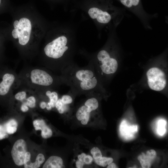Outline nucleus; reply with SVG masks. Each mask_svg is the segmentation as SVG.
Here are the masks:
<instances>
[{"label":"nucleus","mask_w":168,"mask_h":168,"mask_svg":"<svg viewBox=\"0 0 168 168\" xmlns=\"http://www.w3.org/2000/svg\"><path fill=\"white\" fill-rule=\"evenodd\" d=\"M59 75L63 84L69 86L75 96L98 94L105 97L109 94L90 62L82 67L73 63L64 68Z\"/></svg>","instance_id":"f257e3e1"},{"label":"nucleus","mask_w":168,"mask_h":168,"mask_svg":"<svg viewBox=\"0 0 168 168\" xmlns=\"http://www.w3.org/2000/svg\"><path fill=\"white\" fill-rule=\"evenodd\" d=\"M115 36L114 33L104 46L96 53L85 54L105 86L116 73L119 64V45Z\"/></svg>","instance_id":"f03ea898"},{"label":"nucleus","mask_w":168,"mask_h":168,"mask_svg":"<svg viewBox=\"0 0 168 168\" xmlns=\"http://www.w3.org/2000/svg\"><path fill=\"white\" fill-rule=\"evenodd\" d=\"M73 50V47L66 36L58 37L44 47L46 59L43 66L53 72L60 73L64 68L74 63Z\"/></svg>","instance_id":"7ed1b4c3"},{"label":"nucleus","mask_w":168,"mask_h":168,"mask_svg":"<svg viewBox=\"0 0 168 168\" xmlns=\"http://www.w3.org/2000/svg\"><path fill=\"white\" fill-rule=\"evenodd\" d=\"M21 84L38 92L63 84L60 75L44 67L26 66L18 74Z\"/></svg>","instance_id":"20e7f679"},{"label":"nucleus","mask_w":168,"mask_h":168,"mask_svg":"<svg viewBox=\"0 0 168 168\" xmlns=\"http://www.w3.org/2000/svg\"><path fill=\"white\" fill-rule=\"evenodd\" d=\"M124 10L113 6L107 0H97L88 9L90 17L99 24L103 26L112 23L115 27L124 16Z\"/></svg>","instance_id":"39448f33"},{"label":"nucleus","mask_w":168,"mask_h":168,"mask_svg":"<svg viewBox=\"0 0 168 168\" xmlns=\"http://www.w3.org/2000/svg\"><path fill=\"white\" fill-rule=\"evenodd\" d=\"M165 56L164 53L156 58L157 63L149 68L146 73L147 85L154 91H163L167 87V72L162 63Z\"/></svg>","instance_id":"423d86ee"},{"label":"nucleus","mask_w":168,"mask_h":168,"mask_svg":"<svg viewBox=\"0 0 168 168\" xmlns=\"http://www.w3.org/2000/svg\"><path fill=\"white\" fill-rule=\"evenodd\" d=\"M21 84L18 74L5 68L0 70V96L13 97L15 91Z\"/></svg>","instance_id":"0eeeda50"},{"label":"nucleus","mask_w":168,"mask_h":168,"mask_svg":"<svg viewBox=\"0 0 168 168\" xmlns=\"http://www.w3.org/2000/svg\"><path fill=\"white\" fill-rule=\"evenodd\" d=\"M88 98L78 108L76 116L78 120L81 121L83 125L86 124L89 120L91 113L97 110L99 107L98 98L94 96H87Z\"/></svg>","instance_id":"6e6552de"},{"label":"nucleus","mask_w":168,"mask_h":168,"mask_svg":"<svg viewBox=\"0 0 168 168\" xmlns=\"http://www.w3.org/2000/svg\"><path fill=\"white\" fill-rule=\"evenodd\" d=\"M18 26L12 31L13 37L18 38L19 43L21 45H25L28 42L31 30V23L28 19L22 18L19 21Z\"/></svg>","instance_id":"1a4fd4ad"},{"label":"nucleus","mask_w":168,"mask_h":168,"mask_svg":"<svg viewBox=\"0 0 168 168\" xmlns=\"http://www.w3.org/2000/svg\"><path fill=\"white\" fill-rule=\"evenodd\" d=\"M27 151L26 143L24 140L20 139L16 141L11 154L13 161L16 165L21 166L23 165L25 155Z\"/></svg>","instance_id":"9d476101"},{"label":"nucleus","mask_w":168,"mask_h":168,"mask_svg":"<svg viewBox=\"0 0 168 168\" xmlns=\"http://www.w3.org/2000/svg\"><path fill=\"white\" fill-rule=\"evenodd\" d=\"M137 131V125H129L124 120L121 122L120 126V134L122 137L126 140L133 138L134 137V133Z\"/></svg>","instance_id":"9b49d317"},{"label":"nucleus","mask_w":168,"mask_h":168,"mask_svg":"<svg viewBox=\"0 0 168 168\" xmlns=\"http://www.w3.org/2000/svg\"><path fill=\"white\" fill-rule=\"evenodd\" d=\"M156 156V151L153 149L147 151L146 154L142 152L138 157V159L143 168H150Z\"/></svg>","instance_id":"f8f14e48"},{"label":"nucleus","mask_w":168,"mask_h":168,"mask_svg":"<svg viewBox=\"0 0 168 168\" xmlns=\"http://www.w3.org/2000/svg\"><path fill=\"white\" fill-rule=\"evenodd\" d=\"M33 125L36 130H41V135L44 138L47 139L52 136L51 130L46 125L43 120H35L33 122Z\"/></svg>","instance_id":"ddd939ff"},{"label":"nucleus","mask_w":168,"mask_h":168,"mask_svg":"<svg viewBox=\"0 0 168 168\" xmlns=\"http://www.w3.org/2000/svg\"><path fill=\"white\" fill-rule=\"evenodd\" d=\"M43 91L49 99L46 108L48 110H50L52 108L55 107L56 103L58 99V92L56 89L52 88H48Z\"/></svg>","instance_id":"4468645a"},{"label":"nucleus","mask_w":168,"mask_h":168,"mask_svg":"<svg viewBox=\"0 0 168 168\" xmlns=\"http://www.w3.org/2000/svg\"><path fill=\"white\" fill-rule=\"evenodd\" d=\"M63 161L60 157L52 156L46 161L43 166V168H61L63 167Z\"/></svg>","instance_id":"2eb2a0df"},{"label":"nucleus","mask_w":168,"mask_h":168,"mask_svg":"<svg viewBox=\"0 0 168 168\" xmlns=\"http://www.w3.org/2000/svg\"><path fill=\"white\" fill-rule=\"evenodd\" d=\"M3 125L8 134H13L17 131L18 124L14 119L9 120Z\"/></svg>","instance_id":"dca6fc26"},{"label":"nucleus","mask_w":168,"mask_h":168,"mask_svg":"<svg viewBox=\"0 0 168 168\" xmlns=\"http://www.w3.org/2000/svg\"><path fill=\"white\" fill-rule=\"evenodd\" d=\"M64 104L61 99H58L57 101L55 107L60 114H63L69 110V105Z\"/></svg>","instance_id":"f3484780"},{"label":"nucleus","mask_w":168,"mask_h":168,"mask_svg":"<svg viewBox=\"0 0 168 168\" xmlns=\"http://www.w3.org/2000/svg\"><path fill=\"white\" fill-rule=\"evenodd\" d=\"M166 123V121L164 119H160L158 121L156 131L159 135L162 136L166 132L165 126Z\"/></svg>","instance_id":"a211bd4d"},{"label":"nucleus","mask_w":168,"mask_h":168,"mask_svg":"<svg viewBox=\"0 0 168 168\" xmlns=\"http://www.w3.org/2000/svg\"><path fill=\"white\" fill-rule=\"evenodd\" d=\"M113 161L112 158L107 157H101L95 160V162L98 165L103 167H105L109 165Z\"/></svg>","instance_id":"6ab92c4d"},{"label":"nucleus","mask_w":168,"mask_h":168,"mask_svg":"<svg viewBox=\"0 0 168 168\" xmlns=\"http://www.w3.org/2000/svg\"><path fill=\"white\" fill-rule=\"evenodd\" d=\"M45 161V157L43 154H39L37 156L36 160L34 162H32L31 168H38Z\"/></svg>","instance_id":"aec40b11"},{"label":"nucleus","mask_w":168,"mask_h":168,"mask_svg":"<svg viewBox=\"0 0 168 168\" xmlns=\"http://www.w3.org/2000/svg\"><path fill=\"white\" fill-rule=\"evenodd\" d=\"M31 154L27 152L26 153L24 161V166L25 168H31L32 162L30 161Z\"/></svg>","instance_id":"412c9836"},{"label":"nucleus","mask_w":168,"mask_h":168,"mask_svg":"<svg viewBox=\"0 0 168 168\" xmlns=\"http://www.w3.org/2000/svg\"><path fill=\"white\" fill-rule=\"evenodd\" d=\"M91 153L95 160L102 157V154L100 150L97 147H94L91 150Z\"/></svg>","instance_id":"4be33fe9"},{"label":"nucleus","mask_w":168,"mask_h":168,"mask_svg":"<svg viewBox=\"0 0 168 168\" xmlns=\"http://www.w3.org/2000/svg\"><path fill=\"white\" fill-rule=\"evenodd\" d=\"M8 135L3 125H0V140L8 138Z\"/></svg>","instance_id":"5701e85b"},{"label":"nucleus","mask_w":168,"mask_h":168,"mask_svg":"<svg viewBox=\"0 0 168 168\" xmlns=\"http://www.w3.org/2000/svg\"><path fill=\"white\" fill-rule=\"evenodd\" d=\"M92 160L93 158L91 156L86 155L84 158L83 162L85 164L89 165L91 163Z\"/></svg>","instance_id":"b1692460"},{"label":"nucleus","mask_w":168,"mask_h":168,"mask_svg":"<svg viewBox=\"0 0 168 168\" xmlns=\"http://www.w3.org/2000/svg\"><path fill=\"white\" fill-rule=\"evenodd\" d=\"M29 107L26 105L22 104L20 107L21 110L23 112H26L28 111L29 110Z\"/></svg>","instance_id":"393cba45"},{"label":"nucleus","mask_w":168,"mask_h":168,"mask_svg":"<svg viewBox=\"0 0 168 168\" xmlns=\"http://www.w3.org/2000/svg\"><path fill=\"white\" fill-rule=\"evenodd\" d=\"M84 164L83 162L79 160L77 161L76 162V166L77 167V168H82Z\"/></svg>","instance_id":"a878e982"},{"label":"nucleus","mask_w":168,"mask_h":168,"mask_svg":"<svg viewBox=\"0 0 168 168\" xmlns=\"http://www.w3.org/2000/svg\"><path fill=\"white\" fill-rule=\"evenodd\" d=\"M47 103L44 101H41L40 103V107L42 109L46 108Z\"/></svg>","instance_id":"bb28decb"},{"label":"nucleus","mask_w":168,"mask_h":168,"mask_svg":"<svg viewBox=\"0 0 168 168\" xmlns=\"http://www.w3.org/2000/svg\"><path fill=\"white\" fill-rule=\"evenodd\" d=\"M86 155L84 153H82L81 154L79 155L78 156V160L81 161L83 162L84 158Z\"/></svg>","instance_id":"cd10ccee"},{"label":"nucleus","mask_w":168,"mask_h":168,"mask_svg":"<svg viewBox=\"0 0 168 168\" xmlns=\"http://www.w3.org/2000/svg\"><path fill=\"white\" fill-rule=\"evenodd\" d=\"M118 168L116 165L113 163H111L107 167V168Z\"/></svg>","instance_id":"c85d7f7f"},{"label":"nucleus","mask_w":168,"mask_h":168,"mask_svg":"<svg viewBox=\"0 0 168 168\" xmlns=\"http://www.w3.org/2000/svg\"><path fill=\"white\" fill-rule=\"evenodd\" d=\"M19 21L17 20L15 21L13 23V26L14 29L16 28L18 26Z\"/></svg>","instance_id":"c756f323"},{"label":"nucleus","mask_w":168,"mask_h":168,"mask_svg":"<svg viewBox=\"0 0 168 168\" xmlns=\"http://www.w3.org/2000/svg\"><path fill=\"white\" fill-rule=\"evenodd\" d=\"M2 0H0V7L1 6L2 3Z\"/></svg>","instance_id":"7c9ffc66"}]
</instances>
